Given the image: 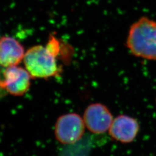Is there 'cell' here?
<instances>
[{
  "label": "cell",
  "instance_id": "obj_1",
  "mask_svg": "<svg viewBox=\"0 0 156 156\" xmlns=\"http://www.w3.org/2000/svg\"><path fill=\"white\" fill-rule=\"evenodd\" d=\"M126 46L135 57L156 61V22L142 16L130 26Z\"/></svg>",
  "mask_w": 156,
  "mask_h": 156
},
{
  "label": "cell",
  "instance_id": "obj_6",
  "mask_svg": "<svg viewBox=\"0 0 156 156\" xmlns=\"http://www.w3.org/2000/svg\"><path fill=\"white\" fill-rule=\"evenodd\" d=\"M140 131V124L136 119L126 115L113 119L109 129V134L113 140L124 144L131 143Z\"/></svg>",
  "mask_w": 156,
  "mask_h": 156
},
{
  "label": "cell",
  "instance_id": "obj_7",
  "mask_svg": "<svg viewBox=\"0 0 156 156\" xmlns=\"http://www.w3.org/2000/svg\"><path fill=\"white\" fill-rule=\"evenodd\" d=\"M26 51L15 38L4 36L0 38V66L8 68L17 66L23 60Z\"/></svg>",
  "mask_w": 156,
  "mask_h": 156
},
{
  "label": "cell",
  "instance_id": "obj_5",
  "mask_svg": "<svg viewBox=\"0 0 156 156\" xmlns=\"http://www.w3.org/2000/svg\"><path fill=\"white\" fill-rule=\"evenodd\" d=\"M30 74L26 68L17 66L5 68L2 86L15 96H22L28 91L31 85Z\"/></svg>",
  "mask_w": 156,
  "mask_h": 156
},
{
  "label": "cell",
  "instance_id": "obj_2",
  "mask_svg": "<svg viewBox=\"0 0 156 156\" xmlns=\"http://www.w3.org/2000/svg\"><path fill=\"white\" fill-rule=\"evenodd\" d=\"M56 57L45 46L36 45L26 51L23 62L32 78L46 79L59 71Z\"/></svg>",
  "mask_w": 156,
  "mask_h": 156
},
{
  "label": "cell",
  "instance_id": "obj_4",
  "mask_svg": "<svg viewBox=\"0 0 156 156\" xmlns=\"http://www.w3.org/2000/svg\"><path fill=\"white\" fill-rule=\"evenodd\" d=\"M83 119L86 127L91 132L102 134L109 130L114 118L107 106L94 103L86 108Z\"/></svg>",
  "mask_w": 156,
  "mask_h": 156
},
{
  "label": "cell",
  "instance_id": "obj_3",
  "mask_svg": "<svg viewBox=\"0 0 156 156\" xmlns=\"http://www.w3.org/2000/svg\"><path fill=\"white\" fill-rule=\"evenodd\" d=\"M85 127L83 119L77 113L65 114L57 120L56 138L63 144H75L83 135Z\"/></svg>",
  "mask_w": 156,
  "mask_h": 156
}]
</instances>
